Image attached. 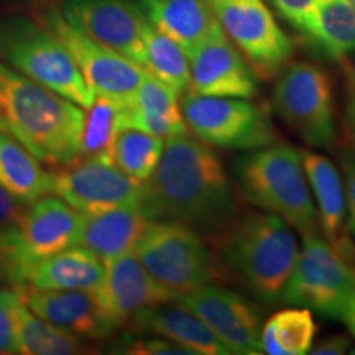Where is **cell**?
<instances>
[{"label": "cell", "mask_w": 355, "mask_h": 355, "mask_svg": "<svg viewBox=\"0 0 355 355\" xmlns=\"http://www.w3.org/2000/svg\"><path fill=\"white\" fill-rule=\"evenodd\" d=\"M148 24L183 48L186 55L220 32L207 0H140Z\"/></svg>", "instance_id": "20"}, {"label": "cell", "mask_w": 355, "mask_h": 355, "mask_svg": "<svg viewBox=\"0 0 355 355\" xmlns=\"http://www.w3.org/2000/svg\"><path fill=\"white\" fill-rule=\"evenodd\" d=\"M163 148L165 141L159 137L139 128L122 127L115 135L110 162L125 175L144 183L157 168Z\"/></svg>", "instance_id": "30"}, {"label": "cell", "mask_w": 355, "mask_h": 355, "mask_svg": "<svg viewBox=\"0 0 355 355\" xmlns=\"http://www.w3.org/2000/svg\"><path fill=\"white\" fill-rule=\"evenodd\" d=\"M0 60L79 107H91L94 91L55 35L25 17L0 19Z\"/></svg>", "instance_id": "5"}, {"label": "cell", "mask_w": 355, "mask_h": 355, "mask_svg": "<svg viewBox=\"0 0 355 355\" xmlns=\"http://www.w3.org/2000/svg\"><path fill=\"white\" fill-rule=\"evenodd\" d=\"M344 173L345 209H347V229L355 237V155H345L340 159Z\"/></svg>", "instance_id": "35"}, {"label": "cell", "mask_w": 355, "mask_h": 355, "mask_svg": "<svg viewBox=\"0 0 355 355\" xmlns=\"http://www.w3.org/2000/svg\"><path fill=\"white\" fill-rule=\"evenodd\" d=\"M20 354L26 355H73L83 354L84 344L53 324L43 321L24 304L19 319Z\"/></svg>", "instance_id": "31"}, {"label": "cell", "mask_w": 355, "mask_h": 355, "mask_svg": "<svg viewBox=\"0 0 355 355\" xmlns=\"http://www.w3.org/2000/svg\"><path fill=\"white\" fill-rule=\"evenodd\" d=\"M104 278V261L83 245L40 260L28 277V286L37 290H79L96 293Z\"/></svg>", "instance_id": "24"}, {"label": "cell", "mask_w": 355, "mask_h": 355, "mask_svg": "<svg viewBox=\"0 0 355 355\" xmlns=\"http://www.w3.org/2000/svg\"><path fill=\"white\" fill-rule=\"evenodd\" d=\"M318 326L306 308H288L266 319L260 331V350L268 355H304L313 347Z\"/></svg>", "instance_id": "27"}, {"label": "cell", "mask_w": 355, "mask_h": 355, "mask_svg": "<svg viewBox=\"0 0 355 355\" xmlns=\"http://www.w3.org/2000/svg\"><path fill=\"white\" fill-rule=\"evenodd\" d=\"M84 110L0 60V130L48 166L78 159Z\"/></svg>", "instance_id": "2"}, {"label": "cell", "mask_w": 355, "mask_h": 355, "mask_svg": "<svg viewBox=\"0 0 355 355\" xmlns=\"http://www.w3.org/2000/svg\"><path fill=\"white\" fill-rule=\"evenodd\" d=\"M191 94L252 99L259 92L255 71L224 30L188 55Z\"/></svg>", "instance_id": "15"}, {"label": "cell", "mask_w": 355, "mask_h": 355, "mask_svg": "<svg viewBox=\"0 0 355 355\" xmlns=\"http://www.w3.org/2000/svg\"><path fill=\"white\" fill-rule=\"evenodd\" d=\"M273 3L283 19L290 21L296 30H301L316 0H273Z\"/></svg>", "instance_id": "34"}, {"label": "cell", "mask_w": 355, "mask_h": 355, "mask_svg": "<svg viewBox=\"0 0 355 355\" xmlns=\"http://www.w3.org/2000/svg\"><path fill=\"white\" fill-rule=\"evenodd\" d=\"M125 354L135 355H193L188 349L181 347L165 337H150V339L133 340L123 350Z\"/></svg>", "instance_id": "33"}, {"label": "cell", "mask_w": 355, "mask_h": 355, "mask_svg": "<svg viewBox=\"0 0 355 355\" xmlns=\"http://www.w3.org/2000/svg\"><path fill=\"white\" fill-rule=\"evenodd\" d=\"M300 32L332 60L355 55V6L349 0H316Z\"/></svg>", "instance_id": "25"}, {"label": "cell", "mask_w": 355, "mask_h": 355, "mask_svg": "<svg viewBox=\"0 0 355 355\" xmlns=\"http://www.w3.org/2000/svg\"><path fill=\"white\" fill-rule=\"evenodd\" d=\"M350 114H352V117L355 119V97L352 99V105H350Z\"/></svg>", "instance_id": "40"}, {"label": "cell", "mask_w": 355, "mask_h": 355, "mask_svg": "<svg viewBox=\"0 0 355 355\" xmlns=\"http://www.w3.org/2000/svg\"><path fill=\"white\" fill-rule=\"evenodd\" d=\"M94 296L119 327L132 324L155 306L173 301L133 252L104 261V278Z\"/></svg>", "instance_id": "16"}, {"label": "cell", "mask_w": 355, "mask_h": 355, "mask_svg": "<svg viewBox=\"0 0 355 355\" xmlns=\"http://www.w3.org/2000/svg\"><path fill=\"white\" fill-rule=\"evenodd\" d=\"M349 352H350V354H354V355H355V345H354V347H352V349H350V350H349Z\"/></svg>", "instance_id": "41"}, {"label": "cell", "mask_w": 355, "mask_h": 355, "mask_svg": "<svg viewBox=\"0 0 355 355\" xmlns=\"http://www.w3.org/2000/svg\"><path fill=\"white\" fill-rule=\"evenodd\" d=\"M15 224L26 255L37 265L40 260L78 245L83 212L61 198L43 196L26 204Z\"/></svg>", "instance_id": "18"}, {"label": "cell", "mask_w": 355, "mask_h": 355, "mask_svg": "<svg viewBox=\"0 0 355 355\" xmlns=\"http://www.w3.org/2000/svg\"><path fill=\"white\" fill-rule=\"evenodd\" d=\"M178 301L201 318L230 354H261L260 311L239 293L209 283Z\"/></svg>", "instance_id": "14"}, {"label": "cell", "mask_w": 355, "mask_h": 355, "mask_svg": "<svg viewBox=\"0 0 355 355\" xmlns=\"http://www.w3.org/2000/svg\"><path fill=\"white\" fill-rule=\"evenodd\" d=\"M25 207V202H21L19 198L0 186V227L19 219Z\"/></svg>", "instance_id": "36"}, {"label": "cell", "mask_w": 355, "mask_h": 355, "mask_svg": "<svg viewBox=\"0 0 355 355\" xmlns=\"http://www.w3.org/2000/svg\"><path fill=\"white\" fill-rule=\"evenodd\" d=\"M220 28L245 56L257 76L272 79L293 55L291 38L263 0H207Z\"/></svg>", "instance_id": "10"}, {"label": "cell", "mask_w": 355, "mask_h": 355, "mask_svg": "<svg viewBox=\"0 0 355 355\" xmlns=\"http://www.w3.org/2000/svg\"><path fill=\"white\" fill-rule=\"evenodd\" d=\"M272 104L279 119L306 144L319 148L336 144L332 83L322 68L308 61L286 66L275 84Z\"/></svg>", "instance_id": "8"}, {"label": "cell", "mask_w": 355, "mask_h": 355, "mask_svg": "<svg viewBox=\"0 0 355 355\" xmlns=\"http://www.w3.org/2000/svg\"><path fill=\"white\" fill-rule=\"evenodd\" d=\"M24 304V290L0 288V354H20L19 319Z\"/></svg>", "instance_id": "32"}, {"label": "cell", "mask_w": 355, "mask_h": 355, "mask_svg": "<svg viewBox=\"0 0 355 355\" xmlns=\"http://www.w3.org/2000/svg\"><path fill=\"white\" fill-rule=\"evenodd\" d=\"M180 105L189 130L209 146L255 150L277 141L268 114L255 102L186 92Z\"/></svg>", "instance_id": "9"}, {"label": "cell", "mask_w": 355, "mask_h": 355, "mask_svg": "<svg viewBox=\"0 0 355 355\" xmlns=\"http://www.w3.org/2000/svg\"><path fill=\"white\" fill-rule=\"evenodd\" d=\"M340 63H343L345 86H347L349 94L352 96V99H354L355 97V58L347 56V58H344V60H340Z\"/></svg>", "instance_id": "38"}, {"label": "cell", "mask_w": 355, "mask_h": 355, "mask_svg": "<svg viewBox=\"0 0 355 355\" xmlns=\"http://www.w3.org/2000/svg\"><path fill=\"white\" fill-rule=\"evenodd\" d=\"M350 339L344 334H336L321 340L309 349L308 354L313 355H343L349 352Z\"/></svg>", "instance_id": "37"}, {"label": "cell", "mask_w": 355, "mask_h": 355, "mask_svg": "<svg viewBox=\"0 0 355 355\" xmlns=\"http://www.w3.org/2000/svg\"><path fill=\"white\" fill-rule=\"evenodd\" d=\"M0 186L30 204L51 193V171L20 141L0 130Z\"/></svg>", "instance_id": "26"}, {"label": "cell", "mask_w": 355, "mask_h": 355, "mask_svg": "<svg viewBox=\"0 0 355 355\" xmlns=\"http://www.w3.org/2000/svg\"><path fill=\"white\" fill-rule=\"evenodd\" d=\"M243 198L278 216L303 235L316 234L318 212L306 180L301 152L290 145H266L235 159Z\"/></svg>", "instance_id": "4"}, {"label": "cell", "mask_w": 355, "mask_h": 355, "mask_svg": "<svg viewBox=\"0 0 355 355\" xmlns=\"http://www.w3.org/2000/svg\"><path fill=\"white\" fill-rule=\"evenodd\" d=\"M152 220L139 207L114 209L84 214L78 245L92 250L102 261L133 252Z\"/></svg>", "instance_id": "22"}, {"label": "cell", "mask_w": 355, "mask_h": 355, "mask_svg": "<svg viewBox=\"0 0 355 355\" xmlns=\"http://www.w3.org/2000/svg\"><path fill=\"white\" fill-rule=\"evenodd\" d=\"M141 332L165 337L181 347L188 349L193 355H225L229 349L217 339L207 324L193 311L178 301L176 304L162 303L145 311L132 322Z\"/></svg>", "instance_id": "23"}, {"label": "cell", "mask_w": 355, "mask_h": 355, "mask_svg": "<svg viewBox=\"0 0 355 355\" xmlns=\"http://www.w3.org/2000/svg\"><path fill=\"white\" fill-rule=\"evenodd\" d=\"M123 104L110 97L96 94L91 107L84 112L78 159L96 158L110 162L115 135L121 130V112Z\"/></svg>", "instance_id": "29"}, {"label": "cell", "mask_w": 355, "mask_h": 355, "mask_svg": "<svg viewBox=\"0 0 355 355\" xmlns=\"http://www.w3.org/2000/svg\"><path fill=\"white\" fill-rule=\"evenodd\" d=\"M133 254L173 301L224 279L217 257L202 235L178 222L152 220Z\"/></svg>", "instance_id": "6"}, {"label": "cell", "mask_w": 355, "mask_h": 355, "mask_svg": "<svg viewBox=\"0 0 355 355\" xmlns=\"http://www.w3.org/2000/svg\"><path fill=\"white\" fill-rule=\"evenodd\" d=\"M0 288H2V279H0Z\"/></svg>", "instance_id": "43"}, {"label": "cell", "mask_w": 355, "mask_h": 355, "mask_svg": "<svg viewBox=\"0 0 355 355\" xmlns=\"http://www.w3.org/2000/svg\"><path fill=\"white\" fill-rule=\"evenodd\" d=\"M24 300L28 309L43 321L79 339H105L119 329V324L102 309L94 293L26 288Z\"/></svg>", "instance_id": "17"}, {"label": "cell", "mask_w": 355, "mask_h": 355, "mask_svg": "<svg viewBox=\"0 0 355 355\" xmlns=\"http://www.w3.org/2000/svg\"><path fill=\"white\" fill-rule=\"evenodd\" d=\"M145 71L166 84L178 96L189 91V61L183 48L146 20L144 28Z\"/></svg>", "instance_id": "28"}, {"label": "cell", "mask_w": 355, "mask_h": 355, "mask_svg": "<svg viewBox=\"0 0 355 355\" xmlns=\"http://www.w3.org/2000/svg\"><path fill=\"white\" fill-rule=\"evenodd\" d=\"M139 209L150 220L178 222L211 241L239 219L219 157L188 133L166 139L157 168L144 181Z\"/></svg>", "instance_id": "1"}, {"label": "cell", "mask_w": 355, "mask_h": 355, "mask_svg": "<svg viewBox=\"0 0 355 355\" xmlns=\"http://www.w3.org/2000/svg\"><path fill=\"white\" fill-rule=\"evenodd\" d=\"M304 175L313 193L319 229L326 241L355 263V243L347 230V209L343 176L334 163L324 155L301 152Z\"/></svg>", "instance_id": "19"}, {"label": "cell", "mask_w": 355, "mask_h": 355, "mask_svg": "<svg viewBox=\"0 0 355 355\" xmlns=\"http://www.w3.org/2000/svg\"><path fill=\"white\" fill-rule=\"evenodd\" d=\"M349 2H352V3H354V6H355V0H349Z\"/></svg>", "instance_id": "42"}, {"label": "cell", "mask_w": 355, "mask_h": 355, "mask_svg": "<svg viewBox=\"0 0 355 355\" xmlns=\"http://www.w3.org/2000/svg\"><path fill=\"white\" fill-rule=\"evenodd\" d=\"M340 319H343L345 326H347L349 332L352 336H355V290L350 295V298L347 303H345V308L340 314Z\"/></svg>", "instance_id": "39"}, {"label": "cell", "mask_w": 355, "mask_h": 355, "mask_svg": "<svg viewBox=\"0 0 355 355\" xmlns=\"http://www.w3.org/2000/svg\"><path fill=\"white\" fill-rule=\"evenodd\" d=\"M43 26L68 50L94 94L110 97L123 105L132 99L146 74L141 66L71 26L60 10L44 13Z\"/></svg>", "instance_id": "11"}, {"label": "cell", "mask_w": 355, "mask_h": 355, "mask_svg": "<svg viewBox=\"0 0 355 355\" xmlns=\"http://www.w3.org/2000/svg\"><path fill=\"white\" fill-rule=\"evenodd\" d=\"M144 183L133 180L112 163L96 158L74 159L51 171V193L84 214L139 207Z\"/></svg>", "instance_id": "12"}, {"label": "cell", "mask_w": 355, "mask_h": 355, "mask_svg": "<svg viewBox=\"0 0 355 355\" xmlns=\"http://www.w3.org/2000/svg\"><path fill=\"white\" fill-rule=\"evenodd\" d=\"M354 290L355 263L318 232L304 235L303 248L283 288V303L340 319Z\"/></svg>", "instance_id": "7"}, {"label": "cell", "mask_w": 355, "mask_h": 355, "mask_svg": "<svg viewBox=\"0 0 355 355\" xmlns=\"http://www.w3.org/2000/svg\"><path fill=\"white\" fill-rule=\"evenodd\" d=\"M121 125L139 128L159 139L188 133L178 94L146 73L139 89L122 107Z\"/></svg>", "instance_id": "21"}, {"label": "cell", "mask_w": 355, "mask_h": 355, "mask_svg": "<svg viewBox=\"0 0 355 355\" xmlns=\"http://www.w3.org/2000/svg\"><path fill=\"white\" fill-rule=\"evenodd\" d=\"M61 15L71 26L145 69V13L132 0H64Z\"/></svg>", "instance_id": "13"}, {"label": "cell", "mask_w": 355, "mask_h": 355, "mask_svg": "<svg viewBox=\"0 0 355 355\" xmlns=\"http://www.w3.org/2000/svg\"><path fill=\"white\" fill-rule=\"evenodd\" d=\"M222 278H230L263 303L282 300L298 259L291 227L270 212L239 217L217 239Z\"/></svg>", "instance_id": "3"}]
</instances>
